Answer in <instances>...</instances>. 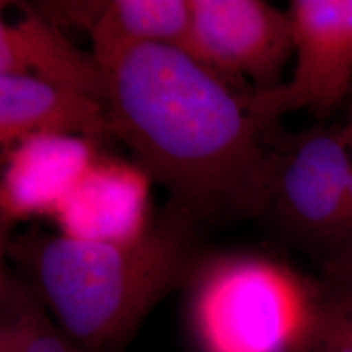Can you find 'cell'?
<instances>
[{
    "label": "cell",
    "instance_id": "4",
    "mask_svg": "<svg viewBox=\"0 0 352 352\" xmlns=\"http://www.w3.org/2000/svg\"><path fill=\"white\" fill-rule=\"evenodd\" d=\"M352 179V140L342 124L274 135L267 217L284 239L320 261L331 256Z\"/></svg>",
    "mask_w": 352,
    "mask_h": 352
},
{
    "label": "cell",
    "instance_id": "14",
    "mask_svg": "<svg viewBox=\"0 0 352 352\" xmlns=\"http://www.w3.org/2000/svg\"><path fill=\"white\" fill-rule=\"evenodd\" d=\"M338 259L352 261V179L349 184V191H347L346 206H344V212H342L340 232H338L333 253L328 261H338Z\"/></svg>",
    "mask_w": 352,
    "mask_h": 352
},
{
    "label": "cell",
    "instance_id": "9",
    "mask_svg": "<svg viewBox=\"0 0 352 352\" xmlns=\"http://www.w3.org/2000/svg\"><path fill=\"white\" fill-rule=\"evenodd\" d=\"M47 13L57 26L85 28L101 65L116 52L140 44H162L191 54L189 0L51 2Z\"/></svg>",
    "mask_w": 352,
    "mask_h": 352
},
{
    "label": "cell",
    "instance_id": "6",
    "mask_svg": "<svg viewBox=\"0 0 352 352\" xmlns=\"http://www.w3.org/2000/svg\"><path fill=\"white\" fill-rule=\"evenodd\" d=\"M296 69L290 82L258 94L274 120L307 109L327 120L344 108L352 90V0H294Z\"/></svg>",
    "mask_w": 352,
    "mask_h": 352
},
{
    "label": "cell",
    "instance_id": "1",
    "mask_svg": "<svg viewBox=\"0 0 352 352\" xmlns=\"http://www.w3.org/2000/svg\"><path fill=\"white\" fill-rule=\"evenodd\" d=\"M103 67L113 138L168 189L166 209L195 227L233 215L263 217L279 121L258 94L162 44L127 47Z\"/></svg>",
    "mask_w": 352,
    "mask_h": 352
},
{
    "label": "cell",
    "instance_id": "13",
    "mask_svg": "<svg viewBox=\"0 0 352 352\" xmlns=\"http://www.w3.org/2000/svg\"><path fill=\"white\" fill-rule=\"evenodd\" d=\"M300 352H352V261L320 266Z\"/></svg>",
    "mask_w": 352,
    "mask_h": 352
},
{
    "label": "cell",
    "instance_id": "2",
    "mask_svg": "<svg viewBox=\"0 0 352 352\" xmlns=\"http://www.w3.org/2000/svg\"><path fill=\"white\" fill-rule=\"evenodd\" d=\"M195 226L166 209L142 239L100 243L28 228L3 241L16 272L85 352H120L201 256Z\"/></svg>",
    "mask_w": 352,
    "mask_h": 352
},
{
    "label": "cell",
    "instance_id": "12",
    "mask_svg": "<svg viewBox=\"0 0 352 352\" xmlns=\"http://www.w3.org/2000/svg\"><path fill=\"white\" fill-rule=\"evenodd\" d=\"M0 352H85L32 285L6 266L0 271Z\"/></svg>",
    "mask_w": 352,
    "mask_h": 352
},
{
    "label": "cell",
    "instance_id": "7",
    "mask_svg": "<svg viewBox=\"0 0 352 352\" xmlns=\"http://www.w3.org/2000/svg\"><path fill=\"white\" fill-rule=\"evenodd\" d=\"M151 184L135 164L98 153L52 220L60 235L100 243H132L151 230Z\"/></svg>",
    "mask_w": 352,
    "mask_h": 352
},
{
    "label": "cell",
    "instance_id": "3",
    "mask_svg": "<svg viewBox=\"0 0 352 352\" xmlns=\"http://www.w3.org/2000/svg\"><path fill=\"white\" fill-rule=\"evenodd\" d=\"M184 285L201 352H300L315 279L267 254L223 253L197 259Z\"/></svg>",
    "mask_w": 352,
    "mask_h": 352
},
{
    "label": "cell",
    "instance_id": "8",
    "mask_svg": "<svg viewBox=\"0 0 352 352\" xmlns=\"http://www.w3.org/2000/svg\"><path fill=\"white\" fill-rule=\"evenodd\" d=\"M0 182L2 239L13 226L56 214L98 157V144L77 135L41 134L6 152Z\"/></svg>",
    "mask_w": 352,
    "mask_h": 352
},
{
    "label": "cell",
    "instance_id": "11",
    "mask_svg": "<svg viewBox=\"0 0 352 352\" xmlns=\"http://www.w3.org/2000/svg\"><path fill=\"white\" fill-rule=\"evenodd\" d=\"M0 76H28L108 101L107 72L94 52L78 50L33 6L0 21Z\"/></svg>",
    "mask_w": 352,
    "mask_h": 352
},
{
    "label": "cell",
    "instance_id": "10",
    "mask_svg": "<svg viewBox=\"0 0 352 352\" xmlns=\"http://www.w3.org/2000/svg\"><path fill=\"white\" fill-rule=\"evenodd\" d=\"M41 134L77 135L100 144L113 138L108 104L28 76H0V145L8 151Z\"/></svg>",
    "mask_w": 352,
    "mask_h": 352
},
{
    "label": "cell",
    "instance_id": "15",
    "mask_svg": "<svg viewBox=\"0 0 352 352\" xmlns=\"http://www.w3.org/2000/svg\"><path fill=\"white\" fill-rule=\"evenodd\" d=\"M344 111H346V121H344V129L347 131V134H349V138L352 140V90L349 94V98H347L346 104H344Z\"/></svg>",
    "mask_w": 352,
    "mask_h": 352
},
{
    "label": "cell",
    "instance_id": "5",
    "mask_svg": "<svg viewBox=\"0 0 352 352\" xmlns=\"http://www.w3.org/2000/svg\"><path fill=\"white\" fill-rule=\"evenodd\" d=\"M191 56L254 94L283 85L294 56L292 21L263 0H189Z\"/></svg>",
    "mask_w": 352,
    "mask_h": 352
}]
</instances>
